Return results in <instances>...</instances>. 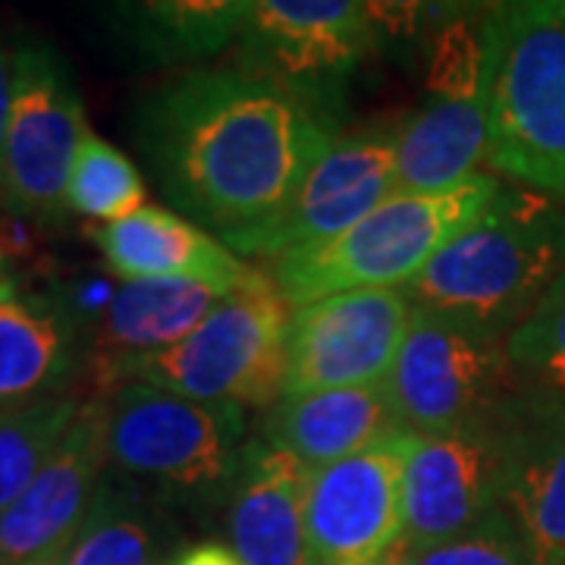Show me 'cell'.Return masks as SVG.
<instances>
[{
  "label": "cell",
  "instance_id": "8fae6325",
  "mask_svg": "<svg viewBox=\"0 0 565 565\" xmlns=\"http://www.w3.org/2000/svg\"><path fill=\"white\" fill-rule=\"evenodd\" d=\"M418 440L403 427L377 446L308 475V565H381L403 541V478Z\"/></svg>",
  "mask_w": 565,
  "mask_h": 565
},
{
  "label": "cell",
  "instance_id": "8992f818",
  "mask_svg": "<svg viewBox=\"0 0 565 565\" xmlns=\"http://www.w3.org/2000/svg\"><path fill=\"white\" fill-rule=\"evenodd\" d=\"M500 189L493 173H475L446 192L393 195L343 236L274 258L270 274L289 308L340 292L403 289L484 214Z\"/></svg>",
  "mask_w": 565,
  "mask_h": 565
},
{
  "label": "cell",
  "instance_id": "4316f807",
  "mask_svg": "<svg viewBox=\"0 0 565 565\" xmlns=\"http://www.w3.org/2000/svg\"><path fill=\"white\" fill-rule=\"evenodd\" d=\"M505 349L522 384L565 396V270Z\"/></svg>",
  "mask_w": 565,
  "mask_h": 565
},
{
  "label": "cell",
  "instance_id": "7c38bea8",
  "mask_svg": "<svg viewBox=\"0 0 565 565\" xmlns=\"http://www.w3.org/2000/svg\"><path fill=\"white\" fill-rule=\"evenodd\" d=\"M399 122H364L340 132L308 170L277 221L245 245L243 255L280 258L308 245L343 236L396 195Z\"/></svg>",
  "mask_w": 565,
  "mask_h": 565
},
{
  "label": "cell",
  "instance_id": "9a60e30c",
  "mask_svg": "<svg viewBox=\"0 0 565 565\" xmlns=\"http://www.w3.org/2000/svg\"><path fill=\"white\" fill-rule=\"evenodd\" d=\"M110 468L102 399H85L57 452L17 503L0 515V565L66 559Z\"/></svg>",
  "mask_w": 565,
  "mask_h": 565
},
{
  "label": "cell",
  "instance_id": "4dcf8cb0",
  "mask_svg": "<svg viewBox=\"0 0 565 565\" xmlns=\"http://www.w3.org/2000/svg\"><path fill=\"white\" fill-rule=\"evenodd\" d=\"M405 556H408V546H405V541H399V544L386 553V559L381 565H405Z\"/></svg>",
  "mask_w": 565,
  "mask_h": 565
},
{
  "label": "cell",
  "instance_id": "ac0fdd59",
  "mask_svg": "<svg viewBox=\"0 0 565 565\" xmlns=\"http://www.w3.org/2000/svg\"><path fill=\"white\" fill-rule=\"evenodd\" d=\"M85 359L88 337L47 286L0 289V405L73 393Z\"/></svg>",
  "mask_w": 565,
  "mask_h": 565
},
{
  "label": "cell",
  "instance_id": "f546056e",
  "mask_svg": "<svg viewBox=\"0 0 565 565\" xmlns=\"http://www.w3.org/2000/svg\"><path fill=\"white\" fill-rule=\"evenodd\" d=\"M177 565H243L236 559V553L223 544H199L192 550L180 553Z\"/></svg>",
  "mask_w": 565,
  "mask_h": 565
},
{
  "label": "cell",
  "instance_id": "3957f363",
  "mask_svg": "<svg viewBox=\"0 0 565 565\" xmlns=\"http://www.w3.org/2000/svg\"><path fill=\"white\" fill-rule=\"evenodd\" d=\"M487 167L565 202V0L487 3Z\"/></svg>",
  "mask_w": 565,
  "mask_h": 565
},
{
  "label": "cell",
  "instance_id": "7a4b0ae2",
  "mask_svg": "<svg viewBox=\"0 0 565 565\" xmlns=\"http://www.w3.org/2000/svg\"><path fill=\"white\" fill-rule=\"evenodd\" d=\"M565 270V202L503 185L484 214L403 286L422 311L509 340Z\"/></svg>",
  "mask_w": 565,
  "mask_h": 565
},
{
  "label": "cell",
  "instance_id": "277c9868",
  "mask_svg": "<svg viewBox=\"0 0 565 565\" xmlns=\"http://www.w3.org/2000/svg\"><path fill=\"white\" fill-rule=\"evenodd\" d=\"M98 399L110 468L170 509L202 519L221 512L252 444L243 405L192 399L151 384H120Z\"/></svg>",
  "mask_w": 565,
  "mask_h": 565
},
{
  "label": "cell",
  "instance_id": "9c48e42d",
  "mask_svg": "<svg viewBox=\"0 0 565 565\" xmlns=\"http://www.w3.org/2000/svg\"><path fill=\"white\" fill-rule=\"evenodd\" d=\"M374 47L367 3L248 0L236 66L343 110L345 79Z\"/></svg>",
  "mask_w": 565,
  "mask_h": 565
},
{
  "label": "cell",
  "instance_id": "7402d4cb",
  "mask_svg": "<svg viewBox=\"0 0 565 565\" xmlns=\"http://www.w3.org/2000/svg\"><path fill=\"white\" fill-rule=\"evenodd\" d=\"M487 161V104L430 98L399 120L396 195L446 192Z\"/></svg>",
  "mask_w": 565,
  "mask_h": 565
},
{
  "label": "cell",
  "instance_id": "ba28073f",
  "mask_svg": "<svg viewBox=\"0 0 565 565\" xmlns=\"http://www.w3.org/2000/svg\"><path fill=\"white\" fill-rule=\"evenodd\" d=\"M384 386L403 427L440 434L493 415L522 381L503 337L415 308Z\"/></svg>",
  "mask_w": 565,
  "mask_h": 565
},
{
  "label": "cell",
  "instance_id": "603a6c76",
  "mask_svg": "<svg viewBox=\"0 0 565 565\" xmlns=\"http://www.w3.org/2000/svg\"><path fill=\"white\" fill-rule=\"evenodd\" d=\"M114 35L145 63L180 66L217 57L239 41L248 0H145L110 3Z\"/></svg>",
  "mask_w": 565,
  "mask_h": 565
},
{
  "label": "cell",
  "instance_id": "30bf717a",
  "mask_svg": "<svg viewBox=\"0 0 565 565\" xmlns=\"http://www.w3.org/2000/svg\"><path fill=\"white\" fill-rule=\"evenodd\" d=\"M412 315L415 305L405 289L340 292L292 308L282 399L384 384Z\"/></svg>",
  "mask_w": 565,
  "mask_h": 565
},
{
  "label": "cell",
  "instance_id": "1f68e13d",
  "mask_svg": "<svg viewBox=\"0 0 565 565\" xmlns=\"http://www.w3.org/2000/svg\"><path fill=\"white\" fill-rule=\"evenodd\" d=\"M63 563H66V559H57V563H47V565H63Z\"/></svg>",
  "mask_w": 565,
  "mask_h": 565
},
{
  "label": "cell",
  "instance_id": "83f0119b",
  "mask_svg": "<svg viewBox=\"0 0 565 565\" xmlns=\"http://www.w3.org/2000/svg\"><path fill=\"white\" fill-rule=\"evenodd\" d=\"M405 565H537L525 537L503 509L490 512L481 525L440 544L408 550Z\"/></svg>",
  "mask_w": 565,
  "mask_h": 565
},
{
  "label": "cell",
  "instance_id": "cb8c5ba5",
  "mask_svg": "<svg viewBox=\"0 0 565 565\" xmlns=\"http://www.w3.org/2000/svg\"><path fill=\"white\" fill-rule=\"evenodd\" d=\"M88 396L57 393L32 403L0 405V515L20 500L57 452Z\"/></svg>",
  "mask_w": 565,
  "mask_h": 565
},
{
  "label": "cell",
  "instance_id": "f1b7e54d",
  "mask_svg": "<svg viewBox=\"0 0 565 565\" xmlns=\"http://www.w3.org/2000/svg\"><path fill=\"white\" fill-rule=\"evenodd\" d=\"M10 107H13V54H7V41L0 32V207H7L3 148H7V129H10Z\"/></svg>",
  "mask_w": 565,
  "mask_h": 565
},
{
  "label": "cell",
  "instance_id": "484cf974",
  "mask_svg": "<svg viewBox=\"0 0 565 565\" xmlns=\"http://www.w3.org/2000/svg\"><path fill=\"white\" fill-rule=\"evenodd\" d=\"M145 180L136 163L114 148L110 141L88 136L82 141L79 158L70 173V192L66 202L70 211L82 214L85 221L107 223L126 221L145 207Z\"/></svg>",
  "mask_w": 565,
  "mask_h": 565
},
{
  "label": "cell",
  "instance_id": "4fadbf2b",
  "mask_svg": "<svg viewBox=\"0 0 565 565\" xmlns=\"http://www.w3.org/2000/svg\"><path fill=\"white\" fill-rule=\"evenodd\" d=\"M500 509L497 412L440 434H418L403 478V541L440 544Z\"/></svg>",
  "mask_w": 565,
  "mask_h": 565
},
{
  "label": "cell",
  "instance_id": "d6a6232c",
  "mask_svg": "<svg viewBox=\"0 0 565 565\" xmlns=\"http://www.w3.org/2000/svg\"><path fill=\"white\" fill-rule=\"evenodd\" d=\"M559 565H565V559H563V563H559Z\"/></svg>",
  "mask_w": 565,
  "mask_h": 565
},
{
  "label": "cell",
  "instance_id": "d4e9b609",
  "mask_svg": "<svg viewBox=\"0 0 565 565\" xmlns=\"http://www.w3.org/2000/svg\"><path fill=\"white\" fill-rule=\"evenodd\" d=\"M487 7H462L422 44L424 85L440 102H481L487 85Z\"/></svg>",
  "mask_w": 565,
  "mask_h": 565
},
{
  "label": "cell",
  "instance_id": "44dd1931",
  "mask_svg": "<svg viewBox=\"0 0 565 565\" xmlns=\"http://www.w3.org/2000/svg\"><path fill=\"white\" fill-rule=\"evenodd\" d=\"M177 546H182V531L170 505L107 468L63 565H158Z\"/></svg>",
  "mask_w": 565,
  "mask_h": 565
},
{
  "label": "cell",
  "instance_id": "ffe728a7",
  "mask_svg": "<svg viewBox=\"0 0 565 565\" xmlns=\"http://www.w3.org/2000/svg\"><path fill=\"white\" fill-rule=\"evenodd\" d=\"M226 296L230 292L221 286L199 280L122 282L107 318L88 340V359L82 371L182 343L214 315Z\"/></svg>",
  "mask_w": 565,
  "mask_h": 565
},
{
  "label": "cell",
  "instance_id": "d6986e66",
  "mask_svg": "<svg viewBox=\"0 0 565 565\" xmlns=\"http://www.w3.org/2000/svg\"><path fill=\"white\" fill-rule=\"evenodd\" d=\"M399 430L403 422L396 418L386 386L374 384L280 399L264 415L262 440L308 471H318L359 456Z\"/></svg>",
  "mask_w": 565,
  "mask_h": 565
},
{
  "label": "cell",
  "instance_id": "e0dca14e",
  "mask_svg": "<svg viewBox=\"0 0 565 565\" xmlns=\"http://www.w3.org/2000/svg\"><path fill=\"white\" fill-rule=\"evenodd\" d=\"M110 277L136 280H199L233 292L252 274L221 239L167 207H141L132 217L88 226Z\"/></svg>",
  "mask_w": 565,
  "mask_h": 565
},
{
  "label": "cell",
  "instance_id": "6da1fadb",
  "mask_svg": "<svg viewBox=\"0 0 565 565\" xmlns=\"http://www.w3.org/2000/svg\"><path fill=\"white\" fill-rule=\"evenodd\" d=\"M340 117L239 66H202L141 95L132 139L167 202L243 255L340 136Z\"/></svg>",
  "mask_w": 565,
  "mask_h": 565
},
{
  "label": "cell",
  "instance_id": "52a82bcc",
  "mask_svg": "<svg viewBox=\"0 0 565 565\" xmlns=\"http://www.w3.org/2000/svg\"><path fill=\"white\" fill-rule=\"evenodd\" d=\"M88 136L66 57L51 41L22 35L13 47V107L3 148L7 207L44 230L63 226L70 173Z\"/></svg>",
  "mask_w": 565,
  "mask_h": 565
},
{
  "label": "cell",
  "instance_id": "5b68a950",
  "mask_svg": "<svg viewBox=\"0 0 565 565\" xmlns=\"http://www.w3.org/2000/svg\"><path fill=\"white\" fill-rule=\"evenodd\" d=\"M289 302L274 274L252 267L214 315L182 343L85 371L92 399L120 384H151L243 408H274L286 390Z\"/></svg>",
  "mask_w": 565,
  "mask_h": 565
},
{
  "label": "cell",
  "instance_id": "5bb4252c",
  "mask_svg": "<svg viewBox=\"0 0 565 565\" xmlns=\"http://www.w3.org/2000/svg\"><path fill=\"white\" fill-rule=\"evenodd\" d=\"M500 509L537 565L565 559V396L519 386L497 408Z\"/></svg>",
  "mask_w": 565,
  "mask_h": 565
},
{
  "label": "cell",
  "instance_id": "2e32d148",
  "mask_svg": "<svg viewBox=\"0 0 565 565\" xmlns=\"http://www.w3.org/2000/svg\"><path fill=\"white\" fill-rule=\"evenodd\" d=\"M308 468L262 437L245 449L223 515L230 550L243 565H308Z\"/></svg>",
  "mask_w": 565,
  "mask_h": 565
}]
</instances>
